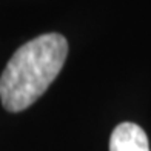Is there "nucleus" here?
I'll return each mask as SVG.
<instances>
[{
  "instance_id": "obj_1",
  "label": "nucleus",
  "mask_w": 151,
  "mask_h": 151,
  "mask_svg": "<svg viewBox=\"0 0 151 151\" xmlns=\"http://www.w3.org/2000/svg\"><path fill=\"white\" fill-rule=\"evenodd\" d=\"M68 56V42L59 32L42 34L14 52L0 76V100L6 111L20 113L50 88Z\"/></svg>"
},
{
  "instance_id": "obj_2",
  "label": "nucleus",
  "mask_w": 151,
  "mask_h": 151,
  "mask_svg": "<svg viewBox=\"0 0 151 151\" xmlns=\"http://www.w3.org/2000/svg\"><path fill=\"white\" fill-rule=\"evenodd\" d=\"M109 151H150L147 133L136 123H119L109 137Z\"/></svg>"
}]
</instances>
